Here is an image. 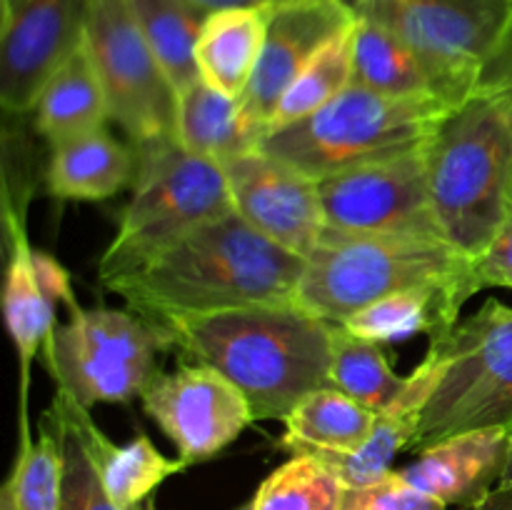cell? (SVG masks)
Here are the masks:
<instances>
[{
  "label": "cell",
  "mask_w": 512,
  "mask_h": 510,
  "mask_svg": "<svg viewBox=\"0 0 512 510\" xmlns=\"http://www.w3.org/2000/svg\"><path fill=\"white\" fill-rule=\"evenodd\" d=\"M165 348L158 325L135 310L78 308L53 325L40 360L58 388L93 408L140 398L160 373L158 355Z\"/></svg>",
  "instance_id": "obj_8"
},
{
  "label": "cell",
  "mask_w": 512,
  "mask_h": 510,
  "mask_svg": "<svg viewBox=\"0 0 512 510\" xmlns=\"http://www.w3.org/2000/svg\"><path fill=\"white\" fill-rule=\"evenodd\" d=\"M5 243V285H3V310L5 325H8L10 340L18 350L20 363V415L18 430L20 438H33L30 435L28 420V400H30V370L33 360L40 358L45 338L50 335L55 320V308L48 295L43 293L35 275L33 265V245L28 240V225L13 223L3 225Z\"/></svg>",
  "instance_id": "obj_18"
},
{
  "label": "cell",
  "mask_w": 512,
  "mask_h": 510,
  "mask_svg": "<svg viewBox=\"0 0 512 510\" xmlns=\"http://www.w3.org/2000/svg\"><path fill=\"white\" fill-rule=\"evenodd\" d=\"M358 25V23H355ZM355 25L335 35L288 85L275 108L270 128L298 123L315 110L333 103L343 90L353 85V60H355Z\"/></svg>",
  "instance_id": "obj_29"
},
{
  "label": "cell",
  "mask_w": 512,
  "mask_h": 510,
  "mask_svg": "<svg viewBox=\"0 0 512 510\" xmlns=\"http://www.w3.org/2000/svg\"><path fill=\"white\" fill-rule=\"evenodd\" d=\"M470 285L475 293L483 288H512V220L478 258L470 260Z\"/></svg>",
  "instance_id": "obj_35"
},
{
  "label": "cell",
  "mask_w": 512,
  "mask_h": 510,
  "mask_svg": "<svg viewBox=\"0 0 512 510\" xmlns=\"http://www.w3.org/2000/svg\"><path fill=\"white\" fill-rule=\"evenodd\" d=\"M263 40V5L210 10L195 50L200 78L230 98H243L258 68Z\"/></svg>",
  "instance_id": "obj_23"
},
{
  "label": "cell",
  "mask_w": 512,
  "mask_h": 510,
  "mask_svg": "<svg viewBox=\"0 0 512 510\" xmlns=\"http://www.w3.org/2000/svg\"><path fill=\"white\" fill-rule=\"evenodd\" d=\"M260 5L265 10L263 50L240 103L268 133L288 85L335 35L358 23V15L348 0H263Z\"/></svg>",
  "instance_id": "obj_15"
},
{
  "label": "cell",
  "mask_w": 512,
  "mask_h": 510,
  "mask_svg": "<svg viewBox=\"0 0 512 510\" xmlns=\"http://www.w3.org/2000/svg\"><path fill=\"white\" fill-rule=\"evenodd\" d=\"M465 510H512V488H495L493 493L485 495L480 503Z\"/></svg>",
  "instance_id": "obj_38"
},
{
  "label": "cell",
  "mask_w": 512,
  "mask_h": 510,
  "mask_svg": "<svg viewBox=\"0 0 512 510\" xmlns=\"http://www.w3.org/2000/svg\"><path fill=\"white\" fill-rule=\"evenodd\" d=\"M235 510H253V500H248V503H243L240 508H235Z\"/></svg>",
  "instance_id": "obj_41"
},
{
  "label": "cell",
  "mask_w": 512,
  "mask_h": 510,
  "mask_svg": "<svg viewBox=\"0 0 512 510\" xmlns=\"http://www.w3.org/2000/svg\"><path fill=\"white\" fill-rule=\"evenodd\" d=\"M450 108L433 93L385 95L353 83L308 118L268 130L260 150L320 180L423 148Z\"/></svg>",
  "instance_id": "obj_4"
},
{
  "label": "cell",
  "mask_w": 512,
  "mask_h": 510,
  "mask_svg": "<svg viewBox=\"0 0 512 510\" xmlns=\"http://www.w3.org/2000/svg\"><path fill=\"white\" fill-rule=\"evenodd\" d=\"M435 373L410 450L475 428L512 430V308L488 298L450 333L430 338Z\"/></svg>",
  "instance_id": "obj_6"
},
{
  "label": "cell",
  "mask_w": 512,
  "mask_h": 510,
  "mask_svg": "<svg viewBox=\"0 0 512 510\" xmlns=\"http://www.w3.org/2000/svg\"><path fill=\"white\" fill-rule=\"evenodd\" d=\"M330 350H333V360H330L333 388L343 390L365 408L385 413L403 395L408 375L403 378L395 373L393 360L383 343L360 338L340 323H333Z\"/></svg>",
  "instance_id": "obj_26"
},
{
  "label": "cell",
  "mask_w": 512,
  "mask_h": 510,
  "mask_svg": "<svg viewBox=\"0 0 512 510\" xmlns=\"http://www.w3.org/2000/svg\"><path fill=\"white\" fill-rule=\"evenodd\" d=\"M90 0H0V105L30 115L53 70L83 43Z\"/></svg>",
  "instance_id": "obj_13"
},
{
  "label": "cell",
  "mask_w": 512,
  "mask_h": 510,
  "mask_svg": "<svg viewBox=\"0 0 512 510\" xmlns=\"http://www.w3.org/2000/svg\"><path fill=\"white\" fill-rule=\"evenodd\" d=\"M233 208L250 228L308 258L325 233L318 180L263 150L223 163Z\"/></svg>",
  "instance_id": "obj_14"
},
{
  "label": "cell",
  "mask_w": 512,
  "mask_h": 510,
  "mask_svg": "<svg viewBox=\"0 0 512 510\" xmlns=\"http://www.w3.org/2000/svg\"><path fill=\"white\" fill-rule=\"evenodd\" d=\"M470 298L473 293L465 283L420 285V288L385 295L340 325L360 338L383 345L410 340L420 333H428V338H440L458 325L460 310Z\"/></svg>",
  "instance_id": "obj_21"
},
{
  "label": "cell",
  "mask_w": 512,
  "mask_h": 510,
  "mask_svg": "<svg viewBox=\"0 0 512 510\" xmlns=\"http://www.w3.org/2000/svg\"><path fill=\"white\" fill-rule=\"evenodd\" d=\"M510 448V428L465 430L418 450V458L398 473L445 505L465 510L498 488L508 468Z\"/></svg>",
  "instance_id": "obj_16"
},
{
  "label": "cell",
  "mask_w": 512,
  "mask_h": 510,
  "mask_svg": "<svg viewBox=\"0 0 512 510\" xmlns=\"http://www.w3.org/2000/svg\"><path fill=\"white\" fill-rule=\"evenodd\" d=\"M140 403L188 465L218 455L255 423L245 395L218 370L193 360L155 375Z\"/></svg>",
  "instance_id": "obj_12"
},
{
  "label": "cell",
  "mask_w": 512,
  "mask_h": 510,
  "mask_svg": "<svg viewBox=\"0 0 512 510\" xmlns=\"http://www.w3.org/2000/svg\"><path fill=\"white\" fill-rule=\"evenodd\" d=\"M420 415L400 413V410H385L378 413L373 433L360 448L345 450V453H308L323 460L333 468L345 483V488H363V485L378 483L380 478L393 470V460L398 453L410 450L415 435H418Z\"/></svg>",
  "instance_id": "obj_31"
},
{
  "label": "cell",
  "mask_w": 512,
  "mask_h": 510,
  "mask_svg": "<svg viewBox=\"0 0 512 510\" xmlns=\"http://www.w3.org/2000/svg\"><path fill=\"white\" fill-rule=\"evenodd\" d=\"M65 488V453L58 428L43 413L38 435L18 440L13 468L0 490V510H60Z\"/></svg>",
  "instance_id": "obj_27"
},
{
  "label": "cell",
  "mask_w": 512,
  "mask_h": 510,
  "mask_svg": "<svg viewBox=\"0 0 512 510\" xmlns=\"http://www.w3.org/2000/svg\"><path fill=\"white\" fill-rule=\"evenodd\" d=\"M33 265H35V275H38V283L43 288V293L48 295L50 303L55 305H65L70 310H78L80 303L75 300L73 288H70V275L58 260L53 258L45 250L33 248Z\"/></svg>",
  "instance_id": "obj_36"
},
{
  "label": "cell",
  "mask_w": 512,
  "mask_h": 510,
  "mask_svg": "<svg viewBox=\"0 0 512 510\" xmlns=\"http://www.w3.org/2000/svg\"><path fill=\"white\" fill-rule=\"evenodd\" d=\"M83 43L98 70L108 113L135 150L175 140L178 90L135 23L128 0H90Z\"/></svg>",
  "instance_id": "obj_10"
},
{
  "label": "cell",
  "mask_w": 512,
  "mask_h": 510,
  "mask_svg": "<svg viewBox=\"0 0 512 510\" xmlns=\"http://www.w3.org/2000/svg\"><path fill=\"white\" fill-rule=\"evenodd\" d=\"M50 410L60 423L80 440L88 458L93 460L105 493L123 508H135L153 498V490L175 473L190 468L183 458H168L153 445L148 435L138 433L128 445H118L95 425L83 403L68 390L55 388Z\"/></svg>",
  "instance_id": "obj_17"
},
{
  "label": "cell",
  "mask_w": 512,
  "mask_h": 510,
  "mask_svg": "<svg viewBox=\"0 0 512 510\" xmlns=\"http://www.w3.org/2000/svg\"><path fill=\"white\" fill-rule=\"evenodd\" d=\"M358 18L410 45L430 90L460 105L480 88L485 63L512 20V0H348Z\"/></svg>",
  "instance_id": "obj_9"
},
{
  "label": "cell",
  "mask_w": 512,
  "mask_h": 510,
  "mask_svg": "<svg viewBox=\"0 0 512 510\" xmlns=\"http://www.w3.org/2000/svg\"><path fill=\"white\" fill-rule=\"evenodd\" d=\"M343 510H450V505L415 488L398 470H390L378 483L348 488Z\"/></svg>",
  "instance_id": "obj_34"
},
{
  "label": "cell",
  "mask_w": 512,
  "mask_h": 510,
  "mask_svg": "<svg viewBox=\"0 0 512 510\" xmlns=\"http://www.w3.org/2000/svg\"><path fill=\"white\" fill-rule=\"evenodd\" d=\"M343 480L315 455H293L253 495V510H343Z\"/></svg>",
  "instance_id": "obj_30"
},
{
  "label": "cell",
  "mask_w": 512,
  "mask_h": 510,
  "mask_svg": "<svg viewBox=\"0 0 512 510\" xmlns=\"http://www.w3.org/2000/svg\"><path fill=\"white\" fill-rule=\"evenodd\" d=\"M263 125L245 113L240 98L220 93L203 78L178 90L175 143L190 155L223 165L260 148Z\"/></svg>",
  "instance_id": "obj_19"
},
{
  "label": "cell",
  "mask_w": 512,
  "mask_h": 510,
  "mask_svg": "<svg viewBox=\"0 0 512 510\" xmlns=\"http://www.w3.org/2000/svg\"><path fill=\"white\" fill-rule=\"evenodd\" d=\"M318 193L323 235L443 238L430 203L425 145L398 158L325 175L318 180Z\"/></svg>",
  "instance_id": "obj_11"
},
{
  "label": "cell",
  "mask_w": 512,
  "mask_h": 510,
  "mask_svg": "<svg viewBox=\"0 0 512 510\" xmlns=\"http://www.w3.org/2000/svg\"><path fill=\"white\" fill-rule=\"evenodd\" d=\"M470 285V258L448 240L428 235H323L305 258L295 303L345 323L365 305L420 285Z\"/></svg>",
  "instance_id": "obj_5"
},
{
  "label": "cell",
  "mask_w": 512,
  "mask_h": 510,
  "mask_svg": "<svg viewBox=\"0 0 512 510\" xmlns=\"http://www.w3.org/2000/svg\"><path fill=\"white\" fill-rule=\"evenodd\" d=\"M153 323L168 348L225 375L245 395L255 420H285L305 395L333 388V323L298 303L245 305Z\"/></svg>",
  "instance_id": "obj_2"
},
{
  "label": "cell",
  "mask_w": 512,
  "mask_h": 510,
  "mask_svg": "<svg viewBox=\"0 0 512 510\" xmlns=\"http://www.w3.org/2000/svg\"><path fill=\"white\" fill-rule=\"evenodd\" d=\"M480 85H488L490 90H495L505 100L512 123V20L505 28L503 38L498 40L495 50L490 53L488 63H485Z\"/></svg>",
  "instance_id": "obj_37"
},
{
  "label": "cell",
  "mask_w": 512,
  "mask_h": 510,
  "mask_svg": "<svg viewBox=\"0 0 512 510\" xmlns=\"http://www.w3.org/2000/svg\"><path fill=\"white\" fill-rule=\"evenodd\" d=\"M128 5L175 90L198 80L195 50L210 10L198 0H128Z\"/></svg>",
  "instance_id": "obj_25"
},
{
  "label": "cell",
  "mask_w": 512,
  "mask_h": 510,
  "mask_svg": "<svg viewBox=\"0 0 512 510\" xmlns=\"http://www.w3.org/2000/svg\"><path fill=\"white\" fill-rule=\"evenodd\" d=\"M30 115L3 113V223H28L40 180V155Z\"/></svg>",
  "instance_id": "obj_32"
},
{
  "label": "cell",
  "mask_w": 512,
  "mask_h": 510,
  "mask_svg": "<svg viewBox=\"0 0 512 510\" xmlns=\"http://www.w3.org/2000/svg\"><path fill=\"white\" fill-rule=\"evenodd\" d=\"M498 488H512V448H510V460H508V468H505L503 478H500Z\"/></svg>",
  "instance_id": "obj_40"
},
{
  "label": "cell",
  "mask_w": 512,
  "mask_h": 510,
  "mask_svg": "<svg viewBox=\"0 0 512 510\" xmlns=\"http://www.w3.org/2000/svg\"><path fill=\"white\" fill-rule=\"evenodd\" d=\"M45 415H48L55 423V428H58L60 443H63L65 453V488L63 508L60 510H158L153 498L135 505V508H123V505L115 503V500L105 493L98 470H95L93 460L88 458V453H85V448L80 445V440L60 423L58 415H55L53 410L48 408Z\"/></svg>",
  "instance_id": "obj_33"
},
{
  "label": "cell",
  "mask_w": 512,
  "mask_h": 510,
  "mask_svg": "<svg viewBox=\"0 0 512 510\" xmlns=\"http://www.w3.org/2000/svg\"><path fill=\"white\" fill-rule=\"evenodd\" d=\"M138 155L105 128L50 148L45 185L60 200H108L133 183Z\"/></svg>",
  "instance_id": "obj_20"
},
{
  "label": "cell",
  "mask_w": 512,
  "mask_h": 510,
  "mask_svg": "<svg viewBox=\"0 0 512 510\" xmlns=\"http://www.w3.org/2000/svg\"><path fill=\"white\" fill-rule=\"evenodd\" d=\"M30 118L50 148L105 128V120H110L108 100L85 43H80L45 80Z\"/></svg>",
  "instance_id": "obj_22"
},
{
  "label": "cell",
  "mask_w": 512,
  "mask_h": 510,
  "mask_svg": "<svg viewBox=\"0 0 512 510\" xmlns=\"http://www.w3.org/2000/svg\"><path fill=\"white\" fill-rule=\"evenodd\" d=\"M433 213L443 238L478 258L512 220V123L488 85L445 113L425 143Z\"/></svg>",
  "instance_id": "obj_3"
},
{
  "label": "cell",
  "mask_w": 512,
  "mask_h": 510,
  "mask_svg": "<svg viewBox=\"0 0 512 510\" xmlns=\"http://www.w3.org/2000/svg\"><path fill=\"white\" fill-rule=\"evenodd\" d=\"M303 273L305 258L260 235L233 210L165 245L105 288L143 318L168 320L295 303Z\"/></svg>",
  "instance_id": "obj_1"
},
{
  "label": "cell",
  "mask_w": 512,
  "mask_h": 510,
  "mask_svg": "<svg viewBox=\"0 0 512 510\" xmlns=\"http://www.w3.org/2000/svg\"><path fill=\"white\" fill-rule=\"evenodd\" d=\"M353 83L385 95L433 93L418 55L393 30L358 18ZM435 95V93H433Z\"/></svg>",
  "instance_id": "obj_28"
},
{
  "label": "cell",
  "mask_w": 512,
  "mask_h": 510,
  "mask_svg": "<svg viewBox=\"0 0 512 510\" xmlns=\"http://www.w3.org/2000/svg\"><path fill=\"white\" fill-rule=\"evenodd\" d=\"M135 155L133 193L98 260L103 285L138 268L190 230L235 210L223 165L190 155L175 140L148 145Z\"/></svg>",
  "instance_id": "obj_7"
},
{
  "label": "cell",
  "mask_w": 512,
  "mask_h": 510,
  "mask_svg": "<svg viewBox=\"0 0 512 510\" xmlns=\"http://www.w3.org/2000/svg\"><path fill=\"white\" fill-rule=\"evenodd\" d=\"M378 413L338 388H320L305 395L283 420L280 448L290 455L345 453L370 438Z\"/></svg>",
  "instance_id": "obj_24"
},
{
  "label": "cell",
  "mask_w": 512,
  "mask_h": 510,
  "mask_svg": "<svg viewBox=\"0 0 512 510\" xmlns=\"http://www.w3.org/2000/svg\"><path fill=\"white\" fill-rule=\"evenodd\" d=\"M200 5H205L208 10H220V8H248V5H260L263 0H198Z\"/></svg>",
  "instance_id": "obj_39"
}]
</instances>
